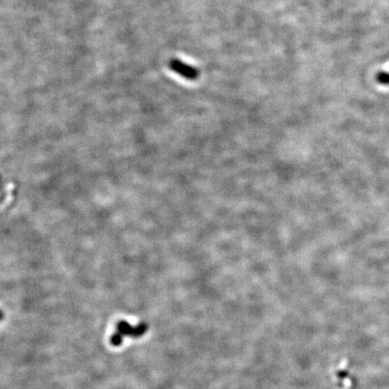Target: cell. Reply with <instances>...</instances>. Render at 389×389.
<instances>
[{
    "mask_svg": "<svg viewBox=\"0 0 389 389\" xmlns=\"http://www.w3.org/2000/svg\"><path fill=\"white\" fill-rule=\"evenodd\" d=\"M170 70L188 81H195L199 77V70L195 67L187 64L179 59H171L169 62Z\"/></svg>",
    "mask_w": 389,
    "mask_h": 389,
    "instance_id": "1",
    "label": "cell"
},
{
    "mask_svg": "<svg viewBox=\"0 0 389 389\" xmlns=\"http://www.w3.org/2000/svg\"><path fill=\"white\" fill-rule=\"evenodd\" d=\"M147 329H148L147 324L143 323L139 324L136 327H133L126 321H120L117 324V332L123 336L128 335L134 338H138L141 335L144 334L147 332Z\"/></svg>",
    "mask_w": 389,
    "mask_h": 389,
    "instance_id": "2",
    "label": "cell"
},
{
    "mask_svg": "<svg viewBox=\"0 0 389 389\" xmlns=\"http://www.w3.org/2000/svg\"><path fill=\"white\" fill-rule=\"evenodd\" d=\"M123 340H124V336L121 334L120 333H118V332H116V333H114L113 336L111 337L110 342H111L112 345L118 347V346L121 345V344L123 343Z\"/></svg>",
    "mask_w": 389,
    "mask_h": 389,
    "instance_id": "3",
    "label": "cell"
},
{
    "mask_svg": "<svg viewBox=\"0 0 389 389\" xmlns=\"http://www.w3.org/2000/svg\"><path fill=\"white\" fill-rule=\"evenodd\" d=\"M377 81L380 84L389 85V73L379 72L377 74Z\"/></svg>",
    "mask_w": 389,
    "mask_h": 389,
    "instance_id": "4",
    "label": "cell"
},
{
    "mask_svg": "<svg viewBox=\"0 0 389 389\" xmlns=\"http://www.w3.org/2000/svg\"><path fill=\"white\" fill-rule=\"evenodd\" d=\"M3 319V313L0 311V320H2Z\"/></svg>",
    "mask_w": 389,
    "mask_h": 389,
    "instance_id": "5",
    "label": "cell"
}]
</instances>
